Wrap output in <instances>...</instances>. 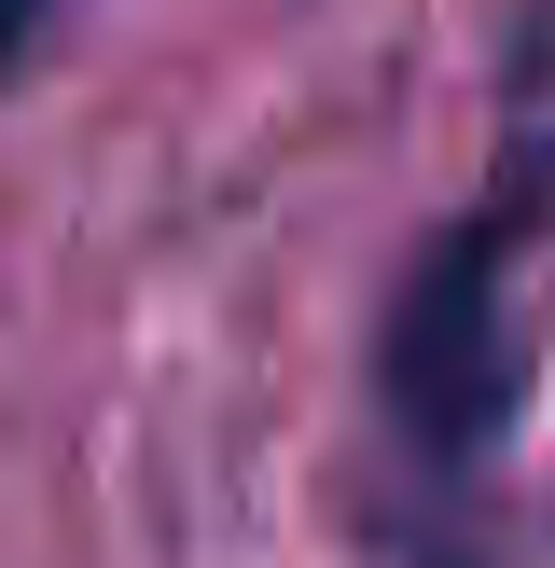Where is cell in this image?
<instances>
[{"label": "cell", "mask_w": 555, "mask_h": 568, "mask_svg": "<svg viewBox=\"0 0 555 568\" xmlns=\"http://www.w3.org/2000/svg\"><path fill=\"white\" fill-rule=\"evenodd\" d=\"M542 250H555V125H514L458 222L375 305V527L389 568H486L500 458L542 375Z\"/></svg>", "instance_id": "obj_1"}, {"label": "cell", "mask_w": 555, "mask_h": 568, "mask_svg": "<svg viewBox=\"0 0 555 568\" xmlns=\"http://www.w3.org/2000/svg\"><path fill=\"white\" fill-rule=\"evenodd\" d=\"M70 14V0H0V98H14V70H28V42Z\"/></svg>", "instance_id": "obj_2"}]
</instances>
